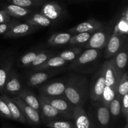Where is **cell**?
Instances as JSON below:
<instances>
[{
  "label": "cell",
  "instance_id": "obj_1",
  "mask_svg": "<svg viewBox=\"0 0 128 128\" xmlns=\"http://www.w3.org/2000/svg\"><path fill=\"white\" fill-rule=\"evenodd\" d=\"M64 96L74 106H83L90 97V84L84 76L72 74L66 79Z\"/></svg>",
  "mask_w": 128,
  "mask_h": 128
},
{
  "label": "cell",
  "instance_id": "obj_2",
  "mask_svg": "<svg viewBox=\"0 0 128 128\" xmlns=\"http://www.w3.org/2000/svg\"><path fill=\"white\" fill-rule=\"evenodd\" d=\"M103 64L104 65L105 86L100 102L109 108L110 102L118 92L120 80L115 70L113 58H110Z\"/></svg>",
  "mask_w": 128,
  "mask_h": 128
},
{
  "label": "cell",
  "instance_id": "obj_3",
  "mask_svg": "<svg viewBox=\"0 0 128 128\" xmlns=\"http://www.w3.org/2000/svg\"><path fill=\"white\" fill-rule=\"evenodd\" d=\"M101 50L87 49L72 61L70 69L81 72H91L98 64L101 56Z\"/></svg>",
  "mask_w": 128,
  "mask_h": 128
},
{
  "label": "cell",
  "instance_id": "obj_4",
  "mask_svg": "<svg viewBox=\"0 0 128 128\" xmlns=\"http://www.w3.org/2000/svg\"><path fill=\"white\" fill-rule=\"evenodd\" d=\"M113 32V28L103 26L97 31L92 32L91 38L84 45L86 49L102 50L106 48L109 40Z\"/></svg>",
  "mask_w": 128,
  "mask_h": 128
},
{
  "label": "cell",
  "instance_id": "obj_5",
  "mask_svg": "<svg viewBox=\"0 0 128 128\" xmlns=\"http://www.w3.org/2000/svg\"><path fill=\"white\" fill-rule=\"evenodd\" d=\"M17 50L3 52L0 56V93L2 94L5 82L10 70L12 68L16 60Z\"/></svg>",
  "mask_w": 128,
  "mask_h": 128
},
{
  "label": "cell",
  "instance_id": "obj_6",
  "mask_svg": "<svg viewBox=\"0 0 128 128\" xmlns=\"http://www.w3.org/2000/svg\"><path fill=\"white\" fill-rule=\"evenodd\" d=\"M105 86L104 65L102 64L93 75L90 86V97L93 101H101Z\"/></svg>",
  "mask_w": 128,
  "mask_h": 128
},
{
  "label": "cell",
  "instance_id": "obj_7",
  "mask_svg": "<svg viewBox=\"0 0 128 128\" xmlns=\"http://www.w3.org/2000/svg\"><path fill=\"white\" fill-rule=\"evenodd\" d=\"M62 69L56 68L45 70L41 71H34L36 72L28 73L26 75V82L31 87H38L46 82L48 79L61 72Z\"/></svg>",
  "mask_w": 128,
  "mask_h": 128
},
{
  "label": "cell",
  "instance_id": "obj_8",
  "mask_svg": "<svg viewBox=\"0 0 128 128\" xmlns=\"http://www.w3.org/2000/svg\"><path fill=\"white\" fill-rule=\"evenodd\" d=\"M66 84V79L44 82L38 86L40 94L48 96H63Z\"/></svg>",
  "mask_w": 128,
  "mask_h": 128
},
{
  "label": "cell",
  "instance_id": "obj_9",
  "mask_svg": "<svg viewBox=\"0 0 128 128\" xmlns=\"http://www.w3.org/2000/svg\"><path fill=\"white\" fill-rule=\"evenodd\" d=\"M38 98L50 104L59 111L68 114L72 117V113L75 106L69 102L64 95L60 96H48L40 94L38 96Z\"/></svg>",
  "mask_w": 128,
  "mask_h": 128
},
{
  "label": "cell",
  "instance_id": "obj_10",
  "mask_svg": "<svg viewBox=\"0 0 128 128\" xmlns=\"http://www.w3.org/2000/svg\"><path fill=\"white\" fill-rule=\"evenodd\" d=\"M40 101V114L42 116L44 122L58 120H71L72 117L68 114L59 111L50 104L39 99Z\"/></svg>",
  "mask_w": 128,
  "mask_h": 128
},
{
  "label": "cell",
  "instance_id": "obj_11",
  "mask_svg": "<svg viewBox=\"0 0 128 128\" xmlns=\"http://www.w3.org/2000/svg\"><path fill=\"white\" fill-rule=\"evenodd\" d=\"M11 99L18 105L22 114L27 120L28 122L31 124H41V116L39 112L27 104L18 96H14Z\"/></svg>",
  "mask_w": 128,
  "mask_h": 128
},
{
  "label": "cell",
  "instance_id": "obj_12",
  "mask_svg": "<svg viewBox=\"0 0 128 128\" xmlns=\"http://www.w3.org/2000/svg\"><path fill=\"white\" fill-rule=\"evenodd\" d=\"M23 88L19 74L13 68L10 70L5 82L3 93L10 96H17Z\"/></svg>",
  "mask_w": 128,
  "mask_h": 128
},
{
  "label": "cell",
  "instance_id": "obj_13",
  "mask_svg": "<svg viewBox=\"0 0 128 128\" xmlns=\"http://www.w3.org/2000/svg\"><path fill=\"white\" fill-rule=\"evenodd\" d=\"M126 41L127 36L112 32L106 46L104 57L106 59L112 58L123 47Z\"/></svg>",
  "mask_w": 128,
  "mask_h": 128
},
{
  "label": "cell",
  "instance_id": "obj_14",
  "mask_svg": "<svg viewBox=\"0 0 128 128\" xmlns=\"http://www.w3.org/2000/svg\"><path fill=\"white\" fill-rule=\"evenodd\" d=\"M74 128H94L90 114H87L83 106H75L72 113Z\"/></svg>",
  "mask_w": 128,
  "mask_h": 128
},
{
  "label": "cell",
  "instance_id": "obj_15",
  "mask_svg": "<svg viewBox=\"0 0 128 128\" xmlns=\"http://www.w3.org/2000/svg\"><path fill=\"white\" fill-rule=\"evenodd\" d=\"M92 104V110H94L95 118L101 128H106L108 126L110 121V110L108 107L100 101H94Z\"/></svg>",
  "mask_w": 128,
  "mask_h": 128
},
{
  "label": "cell",
  "instance_id": "obj_16",
  "mask_svg": "<svg viewBox=\"0 0 128 128\" xmlns=\"http://www.w3.org/2000/svg\"><path fill=\"white\" fill-rule=\"evenodd\" d=\"M38 28L28 22H19L13 26L8 32L3 35L5 38H16L31 34L38 30Z\"/></svg>",
  "mask_w": 128,
  "mask_h": 128
},
{
  "label": "cell",
  "instance_id": "obj_17",
  "mask_svg": "<svg viewBox=\"0 0 128 128\" xmlns=\"http://www.w3.org/2000/svg\"><path fill=\"white\" fill-rule=\"evenodd\" d=\"M63 11V8L60 4L52 1L44 4L40 12L51 20L52 22H54L62 16Z\"/></svg>",
  "mask_w": 128,
  "mask_h": 128
},
{
  "label": "cell",
  "instance_id": "obj_18",
  "mask_svg": "<svg viewBox=\"0 0 128 128\" xmlns=\"http://www.w3.org/2000/svg\"><path fill=\"white\" fill-rule=\"evenodd\" d=\"M104 26V23L99 21L95 19H90L86 21L81 22L73 28L68 30L70 33L74 34L81 33V32H94L101 28Z\"/></svg>",
  "mask_w": 128,
  "mask_h": 128
},
{
  "label": "cell",
  "instance_id": "obj_19",
  "mask_svg": "<svg viewBox=\"0 0 128 128\" xmlns=\"http://www.w3.org/2000/svg\"><path fill=\"white\" fill-rule=\"evenodd\" d=\"M127 48V43H126L119 52L113 56L114 66L118 78L120 80L124 72L126 71L125 70L128 62Z\"/></svg>",
  "mask_w": 128,
  "mask_h": 128
},
{
  "label": "cell",
  "instance_id": "obj_20",
  "mask_svg": "<svg viewBox=\"0 0 128 128\" xmlns=\"http://www.w3.org/2000/svg\"><path fill=\"white\" fill-rule=\"evenodd\" d=\"M0 98L4 101L8 107L9 110L10 111L11 116H12V120L18 122H21V123H26L28 122L27 120L25 118L24 115L21 112V110H20L18 105L12 101V99L9 97L8 95L4 93L1 94Z\"/></svg>",
  "mask_w": 128,
  "mask_h": 128
},
{
  "label": "cell",
  "instance_id": "obj_21",
  "mask_svg": "<svg viewBox=\"0 0 128 128\" xmlns=\"http://www.w3.org/2000/svg\"><path fill=\"white\" fill-rule=\"evenodd\" d=\"M17 96L20 98L27 104L32 107L40 113V107H41L40 101L38 97H37L36 94L31 90H28L26 88H23L22 90L19 92Z\"/></svg>",
  "mask_w": 128,
  "mask_h": 128
},
{
  "label": "cell",
  "instance_id": "obj_22",
  "mask_svg": "<svg viewBox=\"0 0 128 128\" xmlns=\"http://www.w3.org/2000/svg\"><path fill=\"white\" fill-rule=\"evenodd\" d=\"M3 10L6 11L11 17L17 19L27 17L32 12V10L30 8L21 7L13 4L6 5Z\"/></svg>",
  "mask_w": 128,
  "mask_h": 128
},
{
  "label": "cell",
  "instance_id": "obj_23",
  "mask_svg": "<svg viewBox=\"0 0 128 128\" xmlns=\"http://www.w3.org/2000/svg\"><path fill=\"white\" fill-rule=\"evenodd\" d=\"M25 22L30 24L31 25L36 26L38 28L42 27H47V26H50L54 23L51 20L46 18L40 12H37V13L31 14L27 16L26 18V21Z\"/></svg>",
  "mask_w": 128,
  "mask_h": 128
},
{
  "label": "cell",
  "instance_id": "obj_24",
  "mask_svg": "<svg viewBox=\"0 0 128 128\" xmlns=\"http://www.w3.org/2000/svg\"><path fill=\"white\" fill-rule=\"evenodd\" d=\"M68 63L67 61H65L60 56H52L50 59L45 61L44 63L41 64L40 66H38L36 68L33 69V71H41V70H51V69H56L60 68L65 66Z\"/></svg>",
  "mask_w": 128,
  "mask_h": 128
},
{
  "label": "cell",
  "instance_id": "obj_25",
  "mask_svg": "<svg viewBox=\"0 0 128 128\" xmlns=\"http://www.w3.org/2000/svg\"><path fill=\"white\" fill-rule=\"evenodd\" d=\"M70 32H57L51 35L48 40V44L51 46H59L68 43L72 36Z\"/></svg>",
  "mask_w": 128,
  "mask_h": 128
},
{
  "label": "cell",
  "instance_id": "obj_26",
  "mask_svg": "<svg viewBox=\"0 0 128 128\" xmlns=\"http://www.w3.org/2000/svg\"><path fill=\"white\" fill-rule=\"evenodd\" d=\"M128 10L126 7L122 12L121 17L113 27L114 33L127 36L128 33Z\"/></svg>",
  "mask_w": 128,
  "mask_h": 128
},
{
  "label": "cell",
  "instance_id": "obj_27",
  "mask_svg": "<svg viewBox=\"0 0 128 128\" xmlns=\"http://www.w3.org/2000/svg\"><path fill=\"white\" fill-rule=\"evenodd\" d=\"M40 50L39 49L34 50L27 52L24 54L22 55L20 58L18 60L17 64L19 67H29L30 64L32 63V61L36 58V56L40 52Z\"/></svg>",
  "mask_w": 128,
  "mask_h": 128
},
{
  "label": "cell",
  "instance_id": "obj_28",
  "mask_svg": "<svg viewBox=\"0 0 128 128\" xmlns=\"http://www.w3.org/2000/svg\"><path fill=\"white\" fill-rule=\"evenodd\" d=\"M54 55V54L53 51H52L40 50V51L36 56V58L32 61V63L29 66V68H31L32 70L33 69L37 68L38 66L42 64V63H44L45 61H47L48 59H50V58L52 57Z\"/></svg>",
  "mask_w": 128,
  "mask_h": 128
},
{
  "label": "cell",
  "instance_id": "obj_29",
  "mask_svg": "<svg viewBox=\"0 0 128 128\" xmlns=\"http://www.w3.org/2000/svg\"><path fill=\"white\" fill-rule=\"evenodd\" d=\"M92 34V32L74 34L70 39L68 43L71 45H85L90 39Z\"/></svg>",
  "mask_w": 128,
  "mask_h": 128
},
{
  "label": "cell",
  "instance_id": "obj_30",
  "mask_svg": "<svg viewBox=\"0 0 128 128\" xmlns=\"http://www.w3.org/2000/svg\"><path fill=\"white\" fill-rule=\"evenodd\" d=\"M46 126L49 128H74V122L68 120H58L44 122Z\"/></svg>",
  "mask_w": 128,
  "mask_h": 128
},
{
  "label": "cell",
  "instance_id": "obj_31",
  "mask_svg": "<svg viewBox=\"0 0 128 128\" xmlns=\"http://www.w3.org/2000/svg\"><path fill=\"white\" fill-rule=\"evenodd\" d=\"M82 49L80 48H72L70 50L62 51L58 56L68 62L74 61L82 52Z\"/></svg>",
  "mask_w": 128,
  "mask_h": 128
},
{
  "label": "cell",
  "instance_id": "obj_32",
  "mask_svg": "<svg viewBox=\"0 0 128 128\" xmlns=\"http://www.w3.org/2000/svg\"><path fill=\"white\" fill-rule=\"evenodd\" d=\"M121 97L117 93L111 101L109 106L110 114L114 117L120 116L121 112Z\"/></svg>",
  "mask_w": 128,
  "mask_h": 128
},
{
  "label": "cell",
  "instance_id": "obj_33",
  "mask_svg": "<svg viewBox=\"0 0 128 128\" xmlns=\"http://www.w3.org/2000/svg\"><path fill=\"white\" fill-rule=\"evenodd\" d=\"M128 92V74L125 71L121 76L118 86V94L120 96H124Z\"/></svg>",
  "mask_w": 128,
  "mask_h": 128
},
{
  "label": "cell",
  "instance_id": "obj_34",
  "mask_svg": "<svg viewBox=\"0 0 128 128\" xmlns=\"http://www.w3.org/2000/svg\"><path fill=\"white\" fill-rule=\"evenodd\" d=\"M42 1L40 0H9V2H11V4L27 8L39 6L42 3Z\"/></svg>",
  "mask_w": 128,
  "mask_h": 128
},
{
  "label": "cell",
  "instance_id": "obj_35",
  "mask_svg": "<svg viewBox=\"0 0 128 128\" xmlns=\"http://www.w3.org/2000/svg\"><path fill=\"white\" fill-rule=\"evenodd\" d=\"M20 21L16 19H12L11 21L4 22V23H0V34L4 35L6 32H8L14 25L19 23Z\"/></svg>",
  "mask_w": 128,
  "mask_h": 128
},
{
  "label": "cell",
  "instance_id": "obj_36",
  "mask_svg": "<svg viewBox=\"0 0 128 128\" xmlns=\"http://www.w3.org/2000/svg\"><path fill=\"white\" fill-rule=\"evenodd\" d=\"M121 110L122 115L126 119V122H128V94H126L121 96Z\"/></svg>",
  "mask_w": 128,
  "mask_h": 128
},
{
  "label": "cell",
  "instance_id": "obj_37",
  "mask_svg": "<svg viewBox=\"0 0 128 128\" xmlns=\"http://www.w3.org/2000/svg\"><path fill=\"white\" fill-rule=\"evenodd\" d=\"M0 116L12 120V116L7 104L1 98H0Z\"/></svg>",
  "mask_w": 128,
  "mask_h": 128
},
{
  "label": "cell",
  "instance_id": "obj_38",
  "mask_svg": "<svg viewBox=\"0 0 128 128\" xmlns=\"http://www.w3.org/2000/svg\"><path fill=\"white\" fill-rule=\"evenodd\" d=\"M12 19L13 18L11 17L6 11L4 10H0V23L9 22V21H11Z\"/></svg>",
  "mask_w": 128,
  "mask_h": 128
},
{
  "label": "cell",
  "instance_id": "obj_39",
  "mask_svg": "<svg viewBox=\"0 0 128 128\" xmlns=\"http://www.w3.org/2000/svg\"><path fill=\"white\" fill-rule=\"evenodd\" d=\"M124 128H128V122H126V126H125V127Z\"/></svg>",
  "mask_w": 128,
  "mask_h": 128
},
{
  "label": "cell",
  "instance_id": "obj_40",
  "mask_svg": "<svg viewBox=\"0 0 128 128\" xmlns=\"http://www.w3.org/2000/svg\"><path fill=\"white\" fill-rule=\"evenodd\" d=\"M40 1H44V0H40Z\"/></svg>",
  "mask_w": 128,
  "mask_h": 128
}]
</instances>
